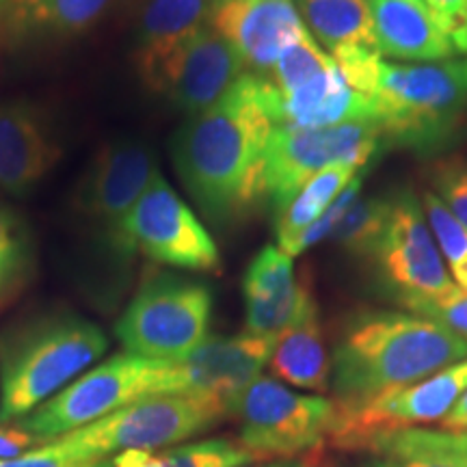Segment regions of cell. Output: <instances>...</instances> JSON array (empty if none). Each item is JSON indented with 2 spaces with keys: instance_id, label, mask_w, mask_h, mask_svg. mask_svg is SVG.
Instances as JSON below:
<instances>
[{
  "instance_id": "obj_1",
  "label": "cell",
  "mask_w": 467,
  "mask_h": 467,
  "mask_svg": "<svg viewBox=\"0 0 467 467\" xmlns=\"http://www.w3.org/2000/svg\"><path fill=\"white\" fill-rule=\"evenodd\" d=\"M271 130L265 80L247 72L217 104L189 117L173 134L175 173L219 230L249 219L266 202L265 151Z\"/></svg>"
},
{
  "instance_id": "obj_2",
  "label": "cell",
  "mask_w": 467,
  "mask_h": 467,
  "mask_svg": "<svg viewBox=\"0 0 467 467\" xmlns=\"http://www.w3.org/2000/svg\"><path fill=\"white\" fill-rule=\"evenodd\" d=\"M467 358V342L435 320L411 312H361L344 327L334 350L340 407L422 381Z\"/></svg>"
},
{
  "instance_id": "obj_3",
  "label": "cell",
  "mask_w": 467,
  "mask_h": 467,
  "mask_svg": "<svg viewBox=\"0 0 467 467\" xmlns=\"http://www.w3.org/2000/svg\"><path fill=\"white\" fill-rule=\"evenodd\" d=\"M109 337L74 312H50L0 340V424H17L85 375Z\"/></svg>"
},
{
  "instance_id": "obj_4",
  "label": "cell",
  "mask_w": 467,
  "mask_h": 467,
  "mask_svg": "<svg viewBox=\"0 0 467 467\" xmlns=\"http://www.w3.org/2000/svg\"><path fill=\"white\" fill-rule=\"evenodd\" d=\"M372 119L388 143L433 151L467 119V57L385 63L372 93Z\"/></svg>"
},
{
  "instance_id": "obj_5",
  "label": "cell",
  "mask_w": 467,
  "mask_h": 467,
  "mask_svg": "<svg viewBox=\"0 0 467 467\" xmlns=\"http://www.w3.org/2000/svg\"><path fill=\"white\" fill-rule=\"evenodd\" d=\"M156 171V156L148 145L117 139L96 156L80 182L74 197L76 241L104 271L121 275L132 266L139 249L132 213Z\"/></svg>"
},
{
  "instance_id": "obj_6",
  "label": "cell",
  "mask_w": 467,
  "mask_h": 467,
  "mask_svg": "<svg viewBox=\"0 0 467 467\" xmlns=\"http://www.w3.org/2000/svg\"><path fill=\"white\" fill-rule=\"evenodd\" d=\"M227 416V400L192 394H154L46 443L74 461L109 459L126 451L156 452L192 440Z\"/></svg>"
},
{
  "instance_id": "obj_7",
  "label": "cell",
  "mask_w": 467,
  "mask_h": 467,
  "mask_svg": "<svg viewBox=\"0 0 467 467\" xmlns=\"http://www.w3.org/2000/svg\"><path fill=\"white\" fill-rule=\"evenodd\" d=\"M154 394H178L173 361L121 353L93 366L16 426L46 443Z\"/></svg>"
},
{
  "instance_id": "obj_8",
  "label": "cell",
  "mask_w": 467,
  "mask_h": 467,
  "mask_svg": "<svg viewBox=\"0 0 467 467\" xmlns=\"http://www.w3.org/2000/svg\"><path fill=\"white\" fill-rule=\"evenodd\" d=\"M210 320L213 292L206 284L161 273L139 288L115 334L124 353L178 361L208 340Z\"/></svg>"
},
{
  "instance_id": "obj_9",
  "label": "cell",
  "mask_w": 467,
  "mask_h": 467,
  "mask_svg": "<svg viewBox=\"0 0 467 467\" xmlns=\"http://www.w3.org/2000/svg\"><path fill=\"white\" fill-rule=\"evenodd\" d=\"M370 260L383 290L418 317L463 295L443 262L422 202L409 191L392 197L388 225Z\"/></svg>"
},
{
  "instance_id": "obj_10",
  "label": "cell",
  "mask_w": 467,
  "mask_h": 467,
  "mask_svg": "<svg viewBox=\"0 0 467 467\" xmlns=\"http://www.w3.org/2000/svg\"><path fill=\"white\" fill-rule=\"evenodd\" d=\"M336 400L295 392L273 377H255L230 400L238 441L255 459H295L317 452L336 422Z\"/></svg>"
},
{
  "instance_id": "obj_11",
  "label": "cell",
  "mask_w": 467,
  "mask_h": 467,
  "mask_svg": "<svg viewBox=\"0 0 467 467\" xmlns=\"http://www.w3.org/2000/svg\"><path fill=\"white\" fill-rule=\"evenodd\" d=\"M381 139L375 119L347 121L329 128L273 126L265 151L266 200L279 214L296 192L325 169L342 162L366 167L377 154Z\"/></svg>"
},
{
  "instance_id": "obj_12",
  "label": "cell",
  "mask_w": 467,
  "mask_h": 467,
  "mask_svg": "<svg viewBox=\"0 0 467 467\" xmlns=\"http://www.w3.org/2000/svg\"><path fill=\"white\" fill-rule=\"evenodd\" d=\"M467 389V358L422 381L381 394L358 407L337 405L331 446L340 451H366L379 437L396 431L441 422Z\"/></svg>"
},
{
  "instance_id": "obj_13",
  "label": "cell",
  "mask_w": 467,
  "mask_h": 467,
  "mask_svg": "<svg viewBox=\"0 0 467 467\" xmlns=\"http://www.w3.org/2000/svg\"><path fill=\"white\" fill-rule=\"evenodd\" d=\"M130 225L137 247L150 260L184 271H219L221 255L213 236L161 171L139 197Z\"/></svg>"
},
{
  "instance_id": "obj_14",
  "label": "cell",
  "mask_w": 467,
  "mask_h": 467,
  "mask_svg": "<svg viewBox=\"0 0 467 467\" xmlns=\"http://www.w3.org/2000/svg\"><path fill=\"white\" fill-rule=\"evenodd\" d=\"M247 66L225 35L208 26L169 58L151 91L162 93L184 115H200L217 104L243 76Z\"/></svg>"
},
{
  "instance_id": "obj_15",
  "label": "cell",
  "mask_w": 467,
  "mask_h": 467,
  "mask_svg": "<svg viewBox=\"0 0 467 467\" xmlns=\"http://www.w3.org/2000/svg\"><path fill=\"white\" fill-rule=\"evenodd\" d=\"M213 26L236 46L247 72L266 76L307 33L292 0H223Z\"/></svg>"
},
{
  "instance_id": "obj_16",
  "label": "cell",
  "mask_w": 467,
  "mask_h": 467,
  "mask_svg": "<svg viewBox=\"0 0 467 467\" xmlns=\"http://www.w3.org/2000/svg\"><path fill=\"white\" fill-rule=\"evenodd\" d=\"M58 159L61 143L48 113L28 100L0 104V189L14 197L31 195Z\"/></svg>"
},
{
  "instance_id": "obj_17",
  "label": "cell",
  "mask_w": 467,
  "mask_h": 467,
  "mask_svg": "<svg viewBox=\"0 0 467 467\" xmlns=\"http://www.w3.org/2000/svg\"><path fill=\"white\" fill-rule=\"evenodd\" d=\"M262 80L265 107L273 126L329 128L347 121L372 119V100L347 83L336 61L284 93L273 89L266 78Z\"/></svg>"
},
{
  "instance_id": "obj_18",
  "label": "cell",
  "mask_w": 467,
  "mask_h": 467,
  "mask_svg": "<svg viewBox=\"0 0 467 467\" xmlns=\"http://www.w3.org/2000/svg\"><path fill=\"white\" fill-rule=\"evenodd\" d=\"M243 299L247 334L277 340L301 317L312 290L296 282L290 255L266 244L244 271Z\"/></svg>"
},
{
  "instance_id": "obj_19",
  "label": "cell",
  "mask_w": 467,
  "mask_h": 467,
  "mask_svg": "<svg viewBox=\"0 0 467 467\" xmlns=\"http://www.w3.org/2000/svg\"><path fill=\"white\" fill-rule=\"evenodd\" d=\"M223 0H148L137 22L134 61L143 83L154 87L169 58L213 26Z\"/></svg>"
},
{
  "instance_id": "obj_20",
  "label": "cell",
  "mask_w": 467,
  "mask_h": 467,
  "mask_svg": "<svg viewBox=\"0 0 467 467\" xmlns=\"http://www.w3.org/2000/svg\"><path fill=\"white\" fill-rule=\"evenodd\" d=\"M368 7L383 57L433 63L457 55L424 0H368Z\"/></svg>"
},
{
  "instance_id": "obj_21",
  "label": "cell",
  "mask_w": 467,
  "mask_h": 467,
  "mask_svg": "<svg viewBox=\"0 0 467 467\" xmlns=\"http://www.w3.org/2000/svg\"><path fill=\"white\" fill-rule=\"evenodd\" d=\"M119 0H7L3 20L11 39L66 42L91 31Z\"/></svg>"
},
{
  "instance_id": "obj_22",
  "label": "cell",
  "mask_w": 467,
  "mask_h": 467,
  "mask_svg": "<svg viewBox=\"0 0 467 467\" xmlns=\"http://www.w3.org/2000/svg\"><path fill=\"white\" fill-rule=\"evenodd\" d=\"M268 368L279 381L309 392L329 389L331 361L325 347L317 301H307L299 318L275 340Z\"/></svg>"
},
{
  "instance_id": "obj_23",
  "label": "cell",
  "mask_w": 467,
  "mask_h": 467,
  "mask_svg": "<svg viewBox=\"0 0 467 467\" xmlns=\"http://www.w3.org/2000/svg\"><path fill=\"white\" fill-rule=\"evenodd\" d=\"M307 33L331 57L347 50H379L368 0H292Z\"/></svg>"
},
{
  "instance_id": "obj_24",
  "label": "cell",
  "mask_w": 467,
  "mask_h": 467,
  "mask_svg": "<svg viewBox=\"0 0 467 467\" xmlns=\"http://www.w3.org/2000/svg\"><path fill=\"white\" fill-rule=\"evenodd\" d=\"M372 457L358 467H467V452L459 451L446 431H396L368 448Z\"/></svg>"
},
{
  "instance_id": "obj_25",
  "label": "cell",
  "mask_w": 467,
  "mask_h": 467,
  "mask_svg": "<svg viewBox=\"0 0 467 467\" xmlns=\"http://www.w3.org/2000/svg\"><path fill=\"white\" fill-rule=\"evenodd\" d=\"M359 171H364V165L342 162V165H334L314 175L296 192L295 200L277 214V247L282 251L288 249L296 241V236L306 232L340 197V192Z\"/></svg>"
},
{
  "instance_id": "obj_26",
  "label": "cell",
  "mask_w": 467,
  "mask_h": 467,
  "mask_svg": "<svg viewBox=\"0 0 467 467\" xmlns=\"http://www.w3.org/2000/svg\"><path fill=\"white\" fill-rule=\"evenodd\" d=\"M35 273V243L26 221L0 202V309L26 288Z\"/></svg>"
},
{
  "instance_id": "obj_27",
  "label": "cell",
  "mask_w": 467,
  "mask_h": 467,
  "mask_svg": "<svg viewBox=\"0 0 467 467\" xmlns=\"http://www.w3.org/2000/svg\"><path fill=\"white\" fill-rule=\"evenodd\" d=\"M389 206H392V197L355 200L329 241L342 244L348 254L370 260L388 225Z\"/></svg>"
},
{
  "instance_id": "obj_28",
  "label": "cell",
  "mask_w": 467,
  "mask_h": 467,
  "mask_svg": "<svg viewBox=\"0 0 467 467\" xmlns=\"http://www.w3.org/2000/svg\"><path fill=\"white\" fill-rule=\"evenodd\" d=\"M422 208L454 284L467 292V227L443 206L435 192H424Z\"/></svg>"
},
{
  "instance_id": "obj_29",
  "label": "cell",
  "mask_w": 467,
  "mask_h": 467,
  "mask_svg": "<svg viewBox=\"0 0 467 467\" xmlns=\"http://www.w3.org/2000/svg\"><path fill=\"white\" fill-rule=\"evenodd\" d=\"M161 459L165 467H241L258 461L241 441L227 437L178 443L162 451Z\"/></svg>"
},
{
  "instance_id": "obj_30",
  "label": "cell",
  "mask_w": 467,
  "mask_h": 467,
  "mask_svg": "<svg viewBox=\"0 0 467 467\" xmlns=\"http://www.w3.org/2000/svg\"><path fill=\"white\" fill-rule=\"evenodd\" d=\"M364 178H366L364 171H359L358 175H355V178L350 180V184L347 186V189L340 192V197H337V200L331 203V206L327 208L325 213L320 214V217L314 221V223L309 225L306 232L296 236V241L292 243L288 249H285V254H288L290 258H295V255L303 254V251L309 249V247H317L318 243L329 241V236L334 234L336 227L340 225L344 214L348 213V208L353 206L355 200H358L361 184H364Z\"/></svg>"
},
{
  "instance_id": "obj_31",
  "label": "cell",
  "mask_w": 467,
  "mask_h": 467,
  "mask_svg": "<svg viewBox=\"0 0 467 467\" xmlns=\"http://www.w3.org/2000/svg\"><path fill=\"white\" fill-rule=\"evenodd\" d=\"M424 5L454 52L467 57V0H424Z\"/></svg>"
},
{
  "instance_id": "obj_32",
  "label": "cell",
  "mask_w": 467,
  "mask_h": 467,
  "mask_svg": "<svg viewBox=\"0 0 467 467\" xmlns=\"http://www.w3.org/2000/svg\"><path fill=\"white\" fill-rule=\"evenodd\" d=\"M435 189L443 206L467 227V162L443 167L435 175Z\"/></svg>"
},
{
  "instance_id": "obj_33",
  "label": "cell",
  "mask_w": 467,
  "mask_h": 467,
  "mask_svg": "<svg viewBox=\"0 0 467 467\" xmlns=\"http://www.w3.org/2000/svg\"><path fill=\"white\" fill-rule=\"evenodd\" d=\"M87 463L89 461H74L57 452L48 443L20 454V457H0V467H85Z\"/></svg>"
},
{
  "instance_id": "obj_34",
  "label": "cell",
  "mask_w": 467,
  "mask_h": 467,
  "mask_svg": "<svg viewBox=\"0 0 467 467\" xmlns=\"http://www.w3.org/2000/svg\"><path fill=\"white\" fill-rule=\"evenodd\" d=\"M424 318L435 320L467 342V292H463L459 299L446 303V306L429 309Z\"/></svg>"
},
{
  "instance_id": "obj_35",
  "label": "cell",
  "mask_w": 467,
  "mask_h": 467,
  "mask_svg": "<svg viewBox=\"0 0 467 467\" xmlns=\"http://www.w3.org/2000/svg\"><path fill=\"white\" fill-rule=\"evenodd\" d=\"M441 431H451V433H467V389L463 396L457 400L448 416L440 422Z\"/></svg>"
},
{
  "instance_id": "obj_36",
  "label": "cell",
  "mask_w": 467,
  "mask_h": 467,
  "mask_svg": "<svg viewBox=\"0 0 467 467\" xmlns=\"http://www.w3.org/2000/svg\"><path fill=\"white\" fill-rule=\"evenodd\" d=\"M241 467H325V463L317 452H309L295 459H273V461H262V463H255V465H241Z\"/></svg>"
},
{
  "instance_id": "obj_37",
  "label": "cell",
  "mask_w": 467,
  "mask_h": 467,
  "mask_svg": "<svg viewBox=\"0 0 467 467\" xmlns=\"http://www.w3.org/2000/svg\"><path fill=\"white\" fill-rule=\"evenodd\" d=\"M448 437H451V441L454 443V446L459 448V451L467 452V433H451V431H446Z\"/></svg>"
},
{
  "instance_id": "obj_38",
  "label": "cell",
  "mask_w": 467,
  "mask_h": 467,
  "mask_svg": "<svg viewBox=\"0 0 467 467\" xmlns=\"http://www.w3.org/2000/svg\"><path fill=\"white\" fill-rule=\"evenodd\" d=\"M5 9H7V0H0V20H3Z\"/></svg>"
}]
</instances>
